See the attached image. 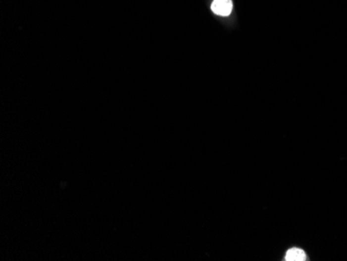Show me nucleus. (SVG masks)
I'll return each mask as SVG.
<instances>
[{
    "mask_svg": "<svg viewBox=\"0 0 347 261\" xmlns=\"http://www.w3.org/2000/svg\"><path fill=\"white\" fill-rule=\"evenodd\" d=\"M211 9L215 15L227 17L232 13V0H214L211 4Z\"/></svg>",
    "mask_w": 347,
    "mask_h": 261,
    "instance_id": "f257e3e1",
    "label": "nucleus"
},
{
    "mask_svg": "<svg viewBox=\"0 0 347 261\" xmlns=\"http://www.w3.org/2000/svg\"><path fill=\"white\" fill-rule=\"evenodd\" d=\"M306 253H304L301 249L297 248L290 249L285 256V260L287 261H303L306 260Z\"/></svg>",
    "mask_w": 347,
    "mask_h": 261,
    "instance_id": "f03ea898",
    "label": "nucleus"
}]
</instances>
